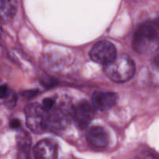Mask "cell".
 <instances>
[{
    "label": "cell",
    "mask_w": 159,
    "mask_h": 159,
    "mask_svg": "<svg viewBox=\"0 0 159 159\" xmlns=\"http://www.w3.org/2000/svg\"><path fill=\"white\" fill-rule=\"evenodd\" d=\"M5 103L7 107H13L16 105V102L17 98L16 95L14 93L13 91H9V94L4 99Z\"/></svg>",
    "instance_id": "obj_11"
},
{
    "label": "cell",
    "mask_w": 159,
    "mask_h": 159,
    "mask_svg": "<svg viewBox=\"0 0 159 159\" xmlns=\"http://www.w3.org/2000/svg\"><path fill=\"white\" fill-rule=\"evenodd\" d=\"M26 125L34 133H42L45 131V120L48 111L43 106L38 103H31L25 108Z\"/></svg>",
    "instance_id": "obj_4"
},
{
    "label": "cell",
    "mask_w": 159,
    "mask_h": 159,
    "mask_svg": "<svg viewBox=\"0 0 159 159\" xmlns=\"http://www.w3.org/2000/svg\"><path fill=\"white\" fill-rule=\"evenodd\" d=\"M94 116V107L85 100H81L72 107V119L80 129H85Z\"/></svg>",
    "instance_id": "obj_6"
},
{
    "label": "cell",
    "mask_w": 159,
    "mask_h": 159,
    "mask_svg": "<svg viewBox=\"0 0 159 159\" xmlns=\"http://www.w3.org/2000/svg\"><path fill=\"white\" fill-rule=\"evenodd\" d=\"M118 96L111 92H96L92 96L94 109L100 111H107L116 105Z\"/></svg>",
    "instance_id": "obj_9"
},
{
    "label": "cell",
    "mask_w": 159,
    "mask_h": 159,
    "mask_svg": "<svg viewBox=\"0 0 159 159\" xmlns=\"http://www.w3.org/2000/svg\"><path fill=\"white\" fill-rule=\"evenodd\" d=\"M158 55H157L156 58H155V63H156V65L159 68V50H158Z\"/></svg>",
    "instance_id": "obj_17"
},
{
    "label": "cell",
    "mask_w": 159,
    "mask_h": 159,
    "mask_svg": "<svg viewBox=\"0 0 159 159\" xmlns=\"http://www.w3.org/2000/svg\"><path fill=\"white\" fill-rule=\"evenodd\" d=\"M141 159H158L155 157L152 156V155H146V156H143Z\"/></svg>",
    "instance_id": "obj_16"
},
{
    "label": "cell",
    "mask_w": 159,
    "mask_h": 159,
    "mask_svg": "<svg viewBox=\"0 0 159 159\" xmlns=\"http://www.w3.org/2000/svg\"><path fill=\"white\" fill-rule=\"evenodd\" d=\"M105 72L112 81L122 83L130 80L135 73V65L127 54L117 55L108 65H105Z\"/></svg>",
    "instance_id": "obj_2"
},
{
    "label": "cell",
    "mask_w": 159,
    "mask_h": 159,
    "mask_svg": "<svg viewBox=\"0 0 159 159\" xmlns=\"http://www.w3.org/2000/svg\"><path fill=\"white\" fill-rule=\"evenodd\" d=\"M38 93V90L37 89H32V90H27V91H25L22 93L23 96H24L26 99H30V98H32L34 96H35Z\"/></svg>",
    "instance_id": "obj_14"
},
{
    "label": "cell",
    "mask_w": 159,
    "mask_h": 159,
    "mask_svg": "<svg viewBox=\"0 0 159 159\" xmlns=\"http://www.w3.org/2000/svg\"><path fill=\"white\" fill-rule=\"evenodd\" d=\"M86 140L89 144L95 149H104L109 145L110 137L107 130L101 126H93L86 133Z\"/></svg>",
    "instance_id": "obj_7"
},
{
    "label": "cell",
    "mask_w": 159,
    "mask_h": 159,
    "mask_svg": "<svg viewBox=\"0 0 159 159\" xmlns=\"http://www.w3.org/2000/svg\"><path fill=\"white\" fill-rule=\"evenodd\" d=\"M135 51L141 54H150L159 50V20L143 23L135 32L133 40Z\"/></svg>",
    "instance_id": "obj_1"
},
{
    "label": "cell",
    "mask_w": 159,
    "mask_h": 159,
    "mask_svg": "<svg viewBox=\"0 0 159 159\" xmlns=\"http://www.w3.org/2000/svg\"><path fill=\"white\" fill-rule=\"evenodd\" d=\"M9 87L6 85H2L0 86V98L2 99H4L6 96H8L9 93Z\"/></svg>",
    "instance_id": "obj_13"
},
{
    "label": "cell",
    "mask_w": 159,
    "mask_h": 159,
    "mask_svg": "<svg viewBox=\"0 0 159 159\" xmlns=\"http://www.w3.org/2000/svg\"><path fill=\"white\" fill-rule=\"evenodd\" d=\"M71 118L72 108L61 105L54 107L47 113L45 129L54 133H60L68 127Z\"/></svg>",
    "instance_id": "obj_3"
},
{
    "label": "cell",
    "mask_w": 159,
    "mask_h": 159,
    "mask_svg": "<svg viewBox=\"0 0 159 159\" xmlns=\"http://www.w3.org/2000/svg\"><path fill=\"white\" fill-rule=\"evenodd\" d=\"M34 155L35 159H57V143L51 138L40 140L34 147Z\"/></svg>",
    "instance_id": "obj_8"
},
{
    "label": "cell",
    "mask_w": 159,
    "mask_h": 159,
    "mask_svg": "<svg viewBox=\"0 0 159 159\" xmlns=\"http://www.w3.org/2000/svg\"><path fill=\"white\" fill-rule=\"evenodd\" d=\"M42 106L45 110L50 111L55 107V100L52 98H47V99H43Z\"/></svg>",
    "instance_id": "obj_12"
},
{
    "label": "cell",
    "mask_w": 159,
    "mask_h": 159,
    "mask_svg": "<svg viewBox=\"0 0 159 159\" xmlns=\"http://www.w3.org/2000/svg\"><path fill=\"white\" fill-rule=\"evenodd\" d=\"M18 9L17 0H0V20L9 22L16 14Z\"/></svg>",
    "instance_id": "obj_10"
},
{
    "label": "cell",
    "mask_w": 159,
    "mask_h": 159,
    "mask_svg": "<svg viewBox=\"0 0 159 159\" xmlns=\"http://www.w3.org/2000/svg\"><path fill=\"white\" fill-rule=\"evenodd\" d=\"M20 120L18 119H13L10 122V127L12 129H17L20 127Z\"/></svg>",
    "instance_id": "obj_15"
},
{
    "label": "cell",
    "mask_w": 159,
    "mask_h": 159,
    "mask_svg": "<svg viewBox=\"0 0 159 159\" xmlns=\"http://www.w3.org/2000/svg\"><path fill=\"white\" fill-rule=\"evenodd\" d=\"M92 60L98 64L107 65L117 56L116 47L110 41L102 40L96 43L89 52Z\"/></svg>",
    "instance_id": "obj_5"
}]
</instances>
